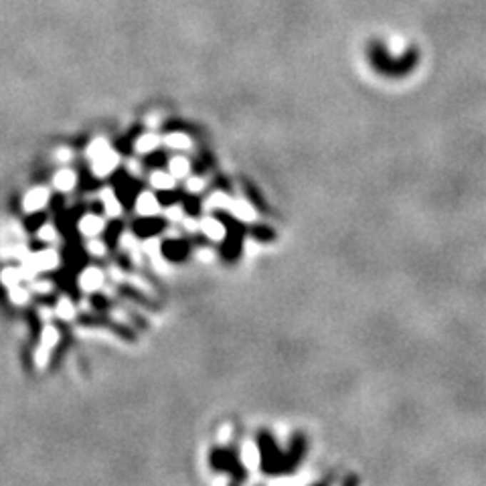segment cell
<instances>
[{"label":"cell","instance_id":"1","mask_svg":"<svg viewBox=\"0 0 486 486\" xmlns=\"http://www.w3.org/2000/svg\"><path fill=\"white\" fill-rule=\"evenodd\" d=\"M118 162H120V156L112 148L106 150L100 156L93 158V173L98 176H108L118 166Z\"/></svg>","mask_w":486,"mask_h":486},{"label":"cell","instance_id":"2","mask_svg":"<svg viewBox=\"0 0 486 486\" xmlns=\"http://www.w3.org/2000/svg\"><path fill=\"white\" fill-rule=\"evenodd\" d=\"M136 211L142 217H156L161 213V203L152 193H140L136 199Z\"/></svg>","mask_w":486,"mask_h":486},{"label":"cell","instance_id":"3","mask_svg":"<svg viewBox=\"0 0 486 486\" xmlns=\"http://www.w3.org/2000/svg\"><path fill=\"white\" fill-rule=\"evenodd\" d=\"M47 203H49V191H47V188H35V191H31L25 197L23 207H25L26 213H37L41 211Z\"/></svg>","mask_w":486,"mask_h":486},{"label":"cell","instance_id":"4","mask_svg":"<svg viewBox=\"0 0 486 486\" xmlns=\"http://www.w3.org/2000/svg\"><path fill=\"white\" fill-rule=\"evenodd\" d=\"M103 227H106L103 219L98 217V215H93V213H88V215H83V217L79 219V231L88 237L100 236L101 231H103Z\"/></svg>","mask_w":486,"mask_h":486},{"label":"cell","instance_id":"5","mask_svg":"<svg viewBox=\"0 0 486 486\" xmlns=\"http://www.w3.org/2000/svg\"><path fill=\"white\" fill-rule=\"evenodd\" d=\"M79 286L86 292H96L103 286V272L98 268H88L83 274L79 275Z\"/></svg>","mask_w":486,"mask_h":486},{"label":"cell","instance_id":"6","mask_svg":"<svg viewBox=\"0 0 486 486\" xmlns=\"http://www.w3.org/2000/svg\"><path fill=\"white\" fill-rule=\"evenodd\" d=\"M199 229L205 233V236L209 237L211 241H223L225 239V227L221 221H217V219H213V217H205L203 221L199 223Z\"/></svg>","mask_w":486,"mask_h":486},{"label":"cell","instance_id":"7","mask_svg":"<svg viewBox=\"0 0 486 486\" xmlns=\"http://www.w3.org/2000/svg\"><path fill=\"white\" fill-rule=\"evenodd\" d=\"M241 462H243V466L250 468V470L260 468L262 454H260V448H258L253 442H245V444L241 446Z\"/></svg>","mask_w":486,"mask_h":486},{"label":"cell","instance_id":"8","mask_svg":"<svg viewBox=\"0 0 486 486\" xmlns=\"http://www.w3.org/2000/svg\"><path fill=\"white\" fill-rule=\"evenodd\" d=\"M227 211L231 213L233 217H237L239 221H253V219H255V213H253V209H251L245 201L231 199L229 207H227Z\"/></svg>","mask_w":486,"mask_h":486},{"label":"cell","instance_id":"9","mask_svg":"<svg viewBox=\"0 0 486 486\" xmlns=\"http://www.w3.org/2000/svg\"><path fill=\"white\" fill-rule=\"evenodd\" d=\"M100 199H101V203H103V211H106V215H110V217H120V213H122V205H120V201H118V197H116V193H113V191H110V188L101 191Z\"/></svg>","mask_w":486,"mask_h":486},{"label":"cell","instance_id":"10","mask_svg":"<svg viewBox=\"0 0 486 486\" xmlns=\"http://www.w3.org/2000/svg\"><path fill=\"white\" fill-rule=\"evenodd\" d=\"M75 183H77V176H75L74 171H69V168L59 171V173L55 175V178H53V185L59 188L61 193H69V191L75 187Z\"/></svg>","mask_w":486,"mask_h":486},{"label":"cell","instance_id":"11","mask_svg":"<svg viewBox=\"0 0 486 486\" xmlns=\"http://www.w3.org/2000/svg\"><path fill=\"white\" fill-rule=\"evenodd\" d=\"M175 176L171 175V173H161V171H156V173H152L150 175V185L154 188H158V191H171V188L175 187Z\"/></svg>","mask_w":486,"mask_h":486},{"label":"cell","instance_id":"12","mask_svg":"<svg viewBox=\"0 0 486 486\" xmlns=\"http://www.w3.org/2000/svg\"><path fill=\"white\" fill-rule=\"evenodd\" d=\"M168 171L175 178H185L191 173V164H188L187 158H173L168 162Z\"/></svg>","mask_w":486,"mask_h":486},{"label":"cell","instance_id":"13","mask_svg":"<svg viewBox=\"0 0 486 486\" xmlns=\"http://www.w3.org/2000/svg\"><path fill=\"white\" fill-rule=\"evenodd\" d=\"M158 144H161V138L156 136V134H144V136L136 142V150L138 152H142V154H148V152H152Z\"/></svg>","mask_w":486,"mask_h":486},{"label":"cell","instance_id":"14","mask_svg":"<svg viewBox=\"0 0 486 486\" xmlns=\"http://www.w3.org/2000/svg\"><path fill=\"white\" fill-rule=\"evenodd\" d=\"M164 144H166L168 148L183 150L191 146V138H188L187 134H168V136H164Z\"/></svg>","mask_w":486,"mask_h":486},{"label":"cell","instance_id":"15","mask_svg":"<svg viewBox=\"0 0 486 486\" xmlns=\"http://www.w3.org/2000/svg\"><path fill=\"white\" fill-rule=\"evenodd\" d=\"M57 340H59L57 328H55V326H45V328H43V335H41V345H43L45 349L51 350L57 345Z\"/></svg>","mask_w":486,"mask_h":486},{"label":"cell","instance_id":"16","mask_svg":"<svg viewBox=\"0 0 486 486\" xmlns=\"http://www.w3.org/2000/svg\"><path fill=\"white\" fill-rule=\"evenodd\" d=\"M25 275H23V270H13V268H9V270H4L2 272V275H0V280H2V284L9 288L16 286L21 280H23Z\"/></svg>","mask_w":486,"mask_h":486},{"label":"cell","instance_id":"17","mask_svg":"<svg viewBox=\"0 0 486 486\" xmlns=\"http://www.w3.org/2000/svg\"><path fill=\"white\" fill-rule=\"evenodd\" d=\"M75 306L74 302L69 298H61L59 300V304H57V314L61 316L63 320H74L75 318Z\"/></svg>","mask_w":486,"mask_h":486},{"label":"cell","instance_id":"18","mask_svg":"<svg viewBox=\"0 0 486 486\" xmlns=\"http://www.w3.org/2000/svg\"><path fill=\"white\" fill-rule=\"evenodd\" d=\"M229 203H231V199H229L227 195H223V193H215V195H211L209 201H207V207H209V209H225V211H227Z\"/></svg>","mask_w":486,"mask_h":486},{"label":"cell","instance_id":"19","mask_svg":"<svg viewBox=\"0 0 486 486\" xmlns=\"http://www.w3.org/2000/svg\"><path fill=\"white\" fill-rule=\"evenodd\" d=\"M164 217H166L168 221H173V223L183 221V217H185L183 205H171V207H166V209H164Z\"/></svg>","mask_w":486,"mask_h":486},{"label":"cell","instance_id":"20","mask_svg":"<svg viewBox=\"0 0 486 486\" xmlns=\"http://www.w3.org/2000/svg\"><path fill=\"white\" fill-rule=\"evenodd\" d=\"M106 150H110V146H108V142L106 140H93L91 144H89V148H88V156L93 161L96 156H100L101 152H106Z\"/></svg>","mask_w":486,"mask_h":486},{"label":"cell","instance_id":"21","mask_svg":"<svg viewBox=\"0 0 486 486\" xmlns=\"http://www.w3.org/2000/svg\"><path fill=\"white\" fill-rule=\"evenodd\" d=\"M144 251H146V255H150L154 262L161 260V243H158L156 239H148V241L144 243Z\"/></svg>","mask_w":486,"mask_h":486},{"label":"cell","instance_id":"22","mask_svg":"<svg viewBox=\"0 0 486 486\" xmlns=\"http://www.w3.org/2000/svg\"><path fill=\"white\" fill-rule=\"evenodd\" d=\"M37 236L41 241H45V243H53V241L57 239V231H55V227H53V225H43V227L39 229Z\"/></svg>","mask_w":486,"mask_h":486},{"label":"cell","instance_id":"23","mask_svg":"<svg viewBox=\"0 0 486 486\" xmlns=\"http://www.w3.org/2000/svg\"><path fill=\"white\" fill-rule=\"evenodd\" d=\"M11 298H13L14 304H26L29 302V290L16 284V286L11 288Z\"/></svg>","mask_w":486,"mask_h":486},{"label":"cell","instance_id":"24","mask_svg":"<svg viewBox=\"0 0 486 486\" xmlns=\"http://www.w3.org/2000/svg\"><path fill=\"white\" fill-rule=\"evenodd\" d=\"M205 188V181L199 178V176H193L187 181V191L188 193H201Z\"/></svg>","mask_w":486,"mask_h":486},{"label":"cell","instance_id":"25","mask_svg":"<svg viewBox=\"0 0 486 486\" xmlns=\"http://www.w3.org/2000/svg\"><path fill=\"white\" fill-rule=\"evenodd\" d=\"M86 248H88V251L91 253V255H98V258L106 253V245H103L101 241H96V239H93V241H89Z\"/></svg>","mask_w":486,"mask_h":486},{"label":"cell","instance_id":"26","mask_svg":"<svg viewBox=\"0 0 486 486\" xmlns=\"http://www.w3.org/2000/svg\"><path fill=\"white\" fill-rule=\"evenodd\" d=\"M47 355H49V349H45V347L41 345V349L37 350V365H39V367H45V363H47Z\"/></svg>","mask_w":486,"mask_h":486},{"label":"cell","instance_id":"27","mask_svg":"<svg viewBox=\"0 0 486 486\" xmlns=\"http://www.w3.org/2000/svg\"><path fill=\"white\" fill-rule=\"evenodd\" d=\"M183 225H185L187 231H197L199 229V223L195 219H188V217H183Z\"/></svg>","mask_w":486,"mask_h":486},{"label":"cell","instance_id":"28","mask_svg":"<svg viewBox=\"0 0 486 486\" xmlns=\"http://www.w3.org/2000/svg\"><path fill=\"white\" fill-rule=\"evenodd\" d=\"M33 288H35L37 292H41V294H47V292H49V290L53 286H51L49 282H37V284H35V286H33Z\"/></svg>","mask_w":486,"mask_h":486},{"label":"cell","instance_id":"29","mask_svg":"<svg viewBox=\"0 0 486 486\" xmlns=\"http://www.w3.org/2000/svg\"><path fill=\"white\" fill-rule=\"evenodd\" d=\"M229 436H231V427H223V430H221V434H219V442H221V444L229 442V440H231Z\"/></svg>","mask_w":486,"mask_h":486},{"label":"cell","instance_id":"30","mask_svg":"<svg viewBox=\"0 0 486 486\" xmlns=\"http://www.w3.org/2000/svg\"><path fill=\"white\" fill-rule=\"evenodd\" d=\"M199 258L203 260V262H211L213 251L211 250H199Z\"/></svg>","mask_w":486,"mask_h":486},{"label":"cell","instance_id":"31","mask_svg":"<svg viewBox=\"0 0 486 486\" xmlns=\"http://www.w3.org/2000/svg\"><path fill=\"white\" fill-rule=\"evenodd\" d=\"M57 158L61 162L69 161V158H71V152H69V150H61V152H57Z\"/></svg>","mask_w":486,"mask_h":486},{"label":"cell","instance_id":"32","mask_svg":"<svg viewBox=\"0 0 486 486\" xmlns=\"http://www.w3.org/2000/svg\"><path fill=\"white\" fill-rule=\"evenodd\" d=\"M128 171H132L134 175H140V166H138V164H136V161L128 162Z\"/></svg>","mask_w":486,"mask_h":486}]
</instances>
